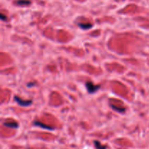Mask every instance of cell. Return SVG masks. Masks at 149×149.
Instances as JSON below:
<instances>
[{
  "instance_id": "9",
  "label": "cell",
  "mask_w": 149,
  "mask_h": 149,
  "mask_svg": "<svg viewBox=\"0 0 149 149\" xmlns=\"http://www.w3.org/2000/svg\"><path fill=\"white\" fill-rule=\"evenodd\" d=\"M1 18H2V20H6V18H5V16L3 14H1Z\"/></svg>"
},
{
  "instance_id": "5",
  "label": "cell",
  "mask_w": 149,
  "mask_h": 149,
  "mask_svg": "<svg viewBox=\"0 0 149 149\" xmlns=\"http://www.w3.org/2000/svg\"><path fill=\"white\" fill-rule=\"evenodd\" d=\"M16 4L18 5H29L31 4V2L29 0H18Z\"/></svg>"
},
{
  "instance_id": "6",
  "label": "cell",
  "mask_w": 149,
  "mask_h": 149,
  "mask_svg": "<svg viewBox=\"0 0 149 149\" xmlns=\"http://www.w3.org/2000/svg\"><path fill=\"white\" fill-rule=\"evenodd\" d=\"M79 26L83 29H89L92 26V25L90 23H79Z\"/></svg>"
},
{
  "instance_id": "2",
  "label": "cell",
  "mask_w": 149,
  "mask_h": 149,
  "mask_svg": "<svg viewBox=\"0 0 149 149\" xmlns=\"http://www.w3.org/2000/svg\"><path fill=\"white\" fill-rule=\"evenodd\" d=\"M15 100L20 106H28L32 103L31 101H23L21 98H20L19 97H17V96L15 97Z\"/></svg>"
},
{
  "instance_id": "3",
  "label": "cell",
  "mask_w": 149,
  "mask_h": 149,
  "mask_svg": "<svg viewBox=\"0 0 149 149\" xmlns=\"http://www.w3.org/2000/svg\"><path fill=\"white\" fill-rule=\"evenodd\" d=\"M34 124L36 125V126H41L42 128H45V129H47V130H53L54 128L52 127V126H47V125H46V124H42V122H38V121H34Z\"/></svg>"
},
{
  "instance_id": "4",
  "label": "cell",
  "mask_w": 149,
  "mask_h": 149,
  "mask_svg": "<svg viewBox=\"0 0 149 149\" xmlns=\"http://www.w3.org/2000/svg\"><path fill=\"white\" fill-rule=\"evenodd\" d=\"M4 125L6 126H8V127H10V128H18V124L16 123L15 122H6V123L4 124Z\"/></svg>"
},
{
  "instance_id": "7",
  "label": "cell",
  "mask_w": 149,
  "mask_h": 149,
  "mask_svg": "<svg viewBox=\"0 0 149 149\" xmlns=\"http://www.w3.org/2000/svg\"><path fill=\"white\" fill-rule=\"evenodd\" d=\"M94 143H95V147L97 148V149H106V146H102L101 143H100V142H98V141L95 140Z\"/></svg>"
},
{
  "instance_id": "8",
  "label": "cell",
  "mask_w": 149,
  "mask_h": 149,
  "mask_svg": "<svg viewBox=\"0 0 149 149\" xmlns=\"http://www.w3.org/2000/svg\"><path fill=\"white\" fill-rule=\"evenodd\" d=\"M111 106H112V108H113L114 110L117 111H119V112H124V111H125V108L117 107V106H113V105H112Z\"/></svg>"
},
{
  "instance_id": "1",
  "label": "cell",
  "mask_w": 149,
  "mask_h": 149,
  "mask_svg": "<svg viewBox=\"0 0 149 149\" xmlns=\"http://www.w3.org/2000/svg\"><path fill=\"white\" fill-rule=\"evenodd\" d=\"M86 87H87V90L90 93H93V92H95L100 88V85H95L91 81H87L86 83Z\"/></svg>"
}]
</instances>
